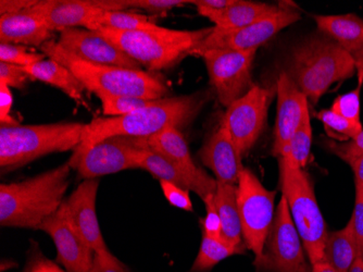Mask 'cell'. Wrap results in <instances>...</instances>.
<instances>
[{
  "label": "cell",
  "instance_id": "6da1fadb",
  "mask_svg": "<svg viewBox=\"0 0 363 272\" xmlns=\"http://www.w3.org/2000/svg\"><path fill=\"white\" fill-rule=\"evenodd\" d=\"M206 93L166 97L123 116H101L85 124L79 146L71 158L84 154L94 145L113 136L150 138L169 128H186L207 102Z\"/></svg>",
  "mask_w": 363,
  "mask_h": 272
},
{
  "label": "cell",
  "instance_id": "7a4b0ae2",
  "mask_svg": "<svg viewBox=\"0 0 363 272\" xmlns=\"http://www.w3.org/2000/svg\"><path fill=\"white\" fill-rule=\"evenodd\" d=\"M71 165L63 163L36 177L0 185V224L32 229L54 216L70 185Z\"/></svg>",
  "mask_w": 363,
  "mask_h": 272
},
{
  "label": "cell",
  "instance_id": "3957f363",
  "mask_svg": "<svg viewBox=\"0 0 363 272\" xmlns=\"http://www.w3.org/2000/svg\"><path fill=\"white\" fill-rule=\"evenodd\" d=\"M285 72L315 105L334 84L357 75L350 55L324 34L306 38L291 50Z\"/></svg>",
  "mask_w": 363,
  "mask_h": 272
},
{
  "label": "cell",
  "instance_id": "277c9868",
  "mask_svg": "<svg viewBox=\"0 0 363 272\" xmlns=\"http://www.w3.org/2000/svg\"><path fill=\"white\" fill-rule=\"evenodd\" d=\"M213 28L201 30H172L155 24L147 30L96 31L122 52L148 70H166L181 62L186 56H193Z\"/></svg>",
  "mask_w": 363,
  "mask_h": 272
},
{
  "label": "cell",
  "instance_id": "5b68a950",
  "mask_svg": "<svg viewBox=\"0 0 363 272\" xmlns=\"http://www.w3.org/2000/svg\"><path fill=\"white\" fill-rule=\"evenodd\" d=\"M40 49L49 59L68 67L84 85L85 89L96 96H135L162 99L170 93L167 84L152 73L86 62L65 52L57 40L45 43Z\"/></svg>",
  "mask_w": 363,
  "mask_h": 272
},
{
  "label": "cell",
  "instance_id": "8992f818",
  "mask_svg": "<svg viewBox=\"0 0 363 272\" xmlns=\"http://www.w3.org/2000/svg\"><path fill=\"white\" fill-rule=\"evenodd\" d=\"M84 126L79 122L0 126L1 171L20 169L45 155L74 151Z\"/></svg>",
  "mask_w": 363,
  "mask_h": 272
},
{
  "label": "cell",
  "instance_id": "52a82bcc",
  "mask_svg": "<svg viewBox=\"0 0 363 272\" xmlns=\"http://www.w3.org/2000/svg\"><path fill=\"white\" fill-rule=\"evenodd\" d=\"M279 183L286 198L289 214L303 241L312 265L324 261L328 231L315 198L309 173L297 167L289 157L279 158Z\"/></svg>",
  "mask_w": 363,
  "mask_h": 272
},
{
  "label": "cell",
  "instance_id": "ba28073f",
  "mask_svg": "<svg viewBox=\"0 0 363 272\" xmlns=\"http://www.w3.org/2000/svg\"><path fill=\"white\" fill-rule=\"evenodd\" d=\"M277 192L266 189L252 170L244 168L238 178V206L245 244L261 257L275 216Z\"/></svg>",
  "mask_w": 363,
  "mask_h": 272
},
{
  "label": "cell",
  "instance_id": "9c48e42d",
  "mask_svg": "<svg viewBox=\"0 0 363 272\" xmlns=\"http://www.w3.org/2000/svg\"><path fill=\"white\" fill-rule=\"evenodd\" d=\"M254 265L258 272H311V263L306 259L303 241L283 195L277 204L262 255L255 259Z\"/></svg>",
  "mask_w": 363,
  "mask_h": 272
},
{
  "label": "cell",
  "instance_id": "30bf717a",
  "mask_svg": "<svg viewBox=\"0 0 363 272\" xmlns=\"http://www.w3.org/2000/svg\"><path fill=\"white\" fill-rule=\"evenodd\" d=\"M256 54V49H210L201 55L210 84L224 107H230L254 87L252 70Z\"/></svg>",
  "mask_w": 363,
  "mask_h": 272
},
{
  "label": "cell",
  "instance_id": "8fae6325",
  "mask_svg": "<svg viewBox=\"0 0 363 272\" xmlns=\"http://www.w3.org/2000/svg\"><path fill=\"white\" fill-rule=\"evenodd\" d=\"M277 87L254 85L250 91L226 108L222 124L226 126L240 156L250 151L266 126L269 108Z\"/></svg>",
  "mask_w": 363,
  "mask_h": 272
},
{
  "label": "cell",
  "instance_id": "7c38bea8",
  "mask_svg": "<svg viewBox=\"0 0 363 272\" xmlns=\"http://www.w3.org/2000/svg\"><path fill=\"white\" fill-rule=\"evenodd\" d=\"M301 20L294 8L281 7L277 13L260 21L235 30H221L213 26L211 34L194 50L193 56H201L210 49L258 50L259 47L274 38L277 33Z\"/></svg>",
  "mask_w": 363,
  "mask_h": 272
},
{
  "label": "cell",
  "instance_id": "4fadbf2b",
  "mask_svg": "<svg viewBox=\"0 0 363 272\" xmlns=\"http://www.w3.org/2000/svg\"><path fill=\"white\" fill-rule=\"evenodd\" d=\"M147 138L113 136L94 145L69 165L84 180L97 179L124 170L138 169L136 153L147 148Z\"/></svg>",
  "mask_w": 363,
  "mask_h": 272
},
{
  "label": "cell",
  "instance_id": "5bb4252c",
  "mask_svg": "<svg viewBox=\"0 0 363 272\" xmlns=\"http://www.w3.org/2000/svg\"><path fill=\"white\" fill-rule=\"evenodd\" d=\"M65 52L94 65L142 70V65L122 52L107 38L84 28H71L59 32L57 40Z\"/></svg>",
  "mask_w": 363,
  "mask_h": 272
},
{
  "label": "cell",
  "instance_id": "9a60e30c",
  "mask_svg": "<svg viewBox=\"0 0 363 272\" xmlns=\"http://www.w3.org/2000/svg\"><path fill=\"white\" fill-rule=\"evenodd\" d=\"M99 183V178L84 180L68 198H65L60 207L73 230L95 253L109 251L96 212Z\"/></svg>",
  "mask_w": 363,
  "mask_h": 272
},
{
  "label": "cell",
  "instance_id": "2e32d148",
  "mask_svg": "<svg viewBox=\"0 0 363 272\" xmlns=\"http://www.w3.org/2000/svg\"><path fill=\"white\" fill-rule=\"evenodd\" d=\"M277 114L274 126L273 154L284 157L294 133L310 114V104L305 94L286 72H281L277 83Z\"/></svg>",
  "mask_w": 363,
  "mask_h": 272
},
{
  "label": "cell",
  "instance_id": "e0dca14e",
  "mask_svg": "<svg viewBox=\"0 0 363 272\" xmlns=\"http://www.w3.org/2000/svg\"><path fill=\"white\" fill-rule=\"evenodd\" d=\"M38 230L47 233L56 245L57 263L67 272H91L95 251L82 240L59 210L43 222Z\"/></svg>",
  "mask_w": 363,
  "mask_h": 272
},
{
  "label": "cell",
  "instance_id": "ac0fdd59",
  "mask_svg": "<svg viewBox=\"0 0 363 272\" xmlns=\"http://www.w3.org/2000/svg\"><path fill=\"white\" fill-rule=\"evenodd\" d=\"M318 30L335 40L356 65L358 87L363 85V19L354 13L313 16Z\"/></svg>",
  "mask_w": 363,
  "mask_h": 272
},
{
  "label": "cell",
  "instance_id": "d6986e66",
  "mask_svg": "<svg viewBox=\"0 0 363 272\" xmlns=\"http://www.w3.org/2000/svg\"><path fill=\"white\" fill-rule=\"evenodd\" d=\"M30 10L43 18L52 32L71 28L91 31L104 11L96 7L94 0H38Z\"/></svg>",
  "mask_w": 363,
  "mask_h": 272
},
{
  "label": "cell",
  "instance_id": "ffe728a7",
  "mask_svg": "<svg viewBox=\"0 0 363 272\" xmlns=\"http://www.w3.org/2000/svg\"><path fill=\"white\" fill-rule=\"evenodd\" d=\"M199 158L211 170L218 182L238 185V178L244 169L242 158L224 124H220L206 141L199 151Z\"/></svg>",
  "mask_w": 363,
  "mask_h": 272
},
{
  "label": "cell",
  "instance_id": "44dd1931",
  "mask_svg": "<svg viewBox=\"0 0 363 272\" xmlns=\"http://www.w3.org/2000/svg\"><path fill=\"white\" fill-rule=\"evenodd\" d=\"M136 163L138 169L146 170L159 181H168L177 184L179 187L194 192L205 200L210 194L217 191L218 181L206 182L196 179L179 169L172 161L161 156L156 151L147 148L140 149L136 153Z\"/></svg>",
  "mask_w": 363,
  "mask_h": 272
},
{
  "label": "cell",
  "instance_id": "7402d4cb",
  "mask_svg": "<svg viewBox=\"0 0 363 272\" xmlns=\"http://www.w3.org/2000/svg\"><path fill=\"white\" fill-rule=\"evenodd\" d=\"M54 40V32L32 10L0 16V43L40 47Z\"/></svg>",
  "mask_w": 363,
  "mask_h": 272
},
{
  "label": "cell",
  "instance_id": "603a6c76",
  "mask_svg": "<svg viewBox=\"0 0 363 272\" xmlns=\"http://www.w3.org/2000/svg\"><path fill=\"white\" fill-rule=\"evenodd\" d=\"M279 6L264 3H255L246 0H234L230 7L221 10L197 8L198 13L206 16L214 26L221 30H235L260 21L267 16L277 13Z\"/></svg>",
  "mask_w": 363,
  "mask_h": 272
},
{
  "label": "cell",
  "instance_id": "cb8c5ba5",
  "mask_svg": "<svg viewBox=\"0 0 363 272\" xmlns=\"http://www.w3.org/2000/svg\"><path fill=\"white\" fill-rule=\"evenodd\" d=\"M147 145L152 151L172 161L187 175L201 181H216V179L196 165L191 158L189 145L179 129L169 128L147 138Z\"/></svg>",
  "mask_w": 363,
  "mask_h": 272
},
{
  "label": "cell",
  "instance_id": "d4e9b609",
  "mask_svg": "<svg viewBox=\"0 0 363 272\" xmlns=\"http://www.w3.org/2000/svg\"><path fill=\"white\" fill-rule=\"evenodd\" d=\"M30 80L40 81L62 91L75 103L87 107L84 98L85 87L68 67L54 59H44L35 65L23 67Z\"/></svg>",
  "mask_w": 363,
  "mask_h": 272
},
{
  "label": "cell",
  "instance_id": "484cf974",
  "mask_svg": "<svg viewBox=\"0 0 363 272\" xmlns=\"http://www.w3.org/2000/svg\"><path fill=\"white\" fill-rule=\"evenodd\" d=\"M214 202L221 219L224 240L236 249L245 251L247 247L242 236V221L238 212V185L218 182Z\"/></svg>",
  "mask_w": 363,
  "mask_h": 272
},
{
  "label": "cell",
  "instance_id": "4316f807",
  "mask_svg": "<svg viewBox=\"0 0 363 272\" xmlns=\"http://www.w3.org/2000/svg\"><path fill=\"white\" fill-rule=\"evenodd\" d=\"M360 255L352 222L342 230L328 232L324 247V261L337 272H350Z\"/></svg>",
  "mask_w": 363,
  "mask_h": 272
},
{
  "label": "cell",
  "instance_id": "83f0119b",
  "mask_svg": "<svg viewBox=\"0 0 363 272\" xmlns=\"http://www.w3.org/2000/svg\"><path fill=\"white\" fill-rule=\"evenodd\" d=\"M244 253L245 251L236 249L226 241L213 239V237L208 236L207 234L203 233L201 249L198 251L197 257H196L193 267L189 272L209 271L220 261L233 256V255H240V254Z\"/></svg>",
  "mask_w": 363,
  "mask_h": 272
},
{
  "label": "cell",
  "instance_id": "f1b7e54d",
  "mask_svg": "<svg viewBox=\"0 0 363 272\" xmlns=\"http://www.w3.org/2000/svg\"><path fill=\"white\" fill-rule=\"evenodd\" d=\"M156 23L148 20L144 14L133 13L128 11H103L96 19L94 24V32L99 28H108L112 31H136L147 30L152 28Z\"/></svg>",
  "mask_w": 363,
  "mask_h": 272
},
{
  "label": "cell",
  "instance_id": "f546056e",
  "mask_svg": "<svg viewBox=\"0 0 363 272\" xmlns=\"http://www.w3.org/2000/svg\"><path fill=\"white\" fill-rule=\"evenodd\" d=\"M315 118L323 124L326 134L337 142H347L357 138L363 130L362 124H356L340 116L331 109H323L315 114Z\"/></svg>",
  "mask_w": 363,
  "mask_h": 272
},
{
  "label": "cell",
  "instance_id": "4dcf8cb0",
  "mask_svg": "<svg viewBox=\"0 0 363 272\" xmlns=\"http://www.w3.org/2000/svg\"><path fill=\"white\" fill-rule=\"evenodd\" d=\"M312 146L311 114H308L294 133L286 155L297 167L305 169L310 158Z\"/></svg>",
  "mask_w": 363,
  "mask_h": 272
},
{
  "label": "cell",
  "instance_id": "1f68e13d",
  "mask_svg": "<svg viewBox=\"0 0 363 272\" xmlns=\"http://www.w3.org/2000/svg\"><path fill=\"white\" fill-rule=\"evenodd\" d=\"M103 114L105 116H123L152 105L158 99L135 97V96L99 95Z\"/></svg>",
  "mask_w": 363,
  "mask_h": 272
},
{
  "label": "cell",
  "instance_id": "d6a6232c",
  "mask_svg": "<svg viewBox=\"0 0 363 272\" xmlns=\"http://www.w3.org/2000/svg\"><path fill=\"white\" fill-rule=\"evenodd\" d=\"M46 58L44 54L28 52L21 45L3 44L0 43V62L10 63L26 67L35 65Z\"/></svg>",
  "mask_w": 363,
  "mask_h": 272
},
{
  "label": "cell",
  "instance_id": "836d02e7",
  "mask_svg": "<svg viewBox=\"0 0 363 272\" xmlns=\"http://www.w3.org/2000/svg\"><path fill=\"white\" fill-rule=\"evenodd\" d=\"M361 87H357L350 93L337 96L330 109L350 121L361 124L360 121Z\"/></svg>",
  "mask_w": 363,
  "mask_h": 272
},
{
  "label": "cell",
  "instance_id": "e575fe53",
  "mask_svg": "<svg viewBox=\"0 0 363 272\" xmlns=\"http://www.w3.org/2000/svg\"><path fill=\"white\" fill-rule=\"evenodd\" d=\"M203 202H205L206 212H207L205 218L201 220L203 234H207L208 236L213 237V239L224 240L223 235H222L221 219H220L219 212H218L217 206L214 202V194L208 195L203 200Z\"/></svg>",
  "mask_w": 363,
  "mask_h": 272
},
{
  "label": "cell",
  "instance_id": "d590c367",
  "mask_svg": "<svg viewBox=\"0 0 363 272\" xmlns=\"http://www.w3.org/2000/svg\"><path fill=\"white\" fill-rule=\"evenodd\" d=\"M160 185L163 195L166 196L171 205L186 212H194L193 202H191L189 190L179 187L177 184L168 181H160Z\"/></svg>",
  "mask_w": 363,
  "mask_h": 272
},
{
  "label": "cell",
  "instance_id": "8d00e7d4",
  "mask_svg": "<svg viewBox=\"0 0 363 272\" xmlns=\"http://www.w3.org/2000/svg\"><path fill=\"white\" fill-rule=\"evenodd\" d=\"M191 4L189 0H128L130 8H138L152 14H162Z\"/></svg>",
  "mask_w": 363,
  "mask_h": 272
},
{
  "label": "cell",
  "instance_id": "74e56055",
  "mask_svg": "<svg viewBox=\"0 0 363 272\" xmlns=\"http://www.w3.org/2000/svg\"><path fill=\"white\" fill-rule=\"evenodd\" d=\"M28 73L23 67L10 63L0 62V83L16 89H23L28 84Z\"/></svg>",
  "mask_w": 363,
  "mask_h": 272
},
{
  "label": "cell",
  "instance_id": "f35d334b",
  "mask_svg": "<svg viewBox=\"0 0 363 272\" xmlns=\"http://www.w3.org/2000/svg\"><path fill=\"white\" fill-rule=\"evenodd\" d=\"M324 145H325L326 149L330 151V153L340 157V159L352 156V155L363 154V130L357 138L347 141V142L325 141Z\"/></svg>",
  "mask_w": 363,
  "mask_h": 272
},
{
  "label": "cell",
  "instance_id": "ab89813d",
  "mask_svg": "<svg viewBox=\"0 0 363 272\" xmlns=\"http://www.w3.org/2000/svg\"><path fill=\"white\" fill-rule=\"evenodd\" d=\"M356 195H354V207L352 219V228L358 242L359 251L363 259V185L354 183Z\"/></svg>",
  "mask_w": 363,
  "mask_h": 272
},
{
  "label": "cell",
  "instance_id": "60d3db41",
  "mask_svg": "<svg viewBox=\"0 0 363 272\" xmlns=\"http://www.w3.org/2000/svg\"><path fill=\"white\" fill-rule=\"evenodd\" d=\"M23 272H67L61 269L55 261L47 259L38 245L33 244L30 259Z\"/></svg>",
  "mask_w": 363,
  "mask_h": 272
},
{
  "label": "cell",
  "instance_id": "b9f144b4",
  "mask_svg": "<svg viewBox=\"0 0 363 272\" xmlns=\"http://www.w3.org/2000/svg\"><path fill=\"white\" fill-rule=\"evenodd\" d=\"M91 272H130L125 265L110 251H97Z\"/></svg>",
  "mask_w": 363,
  "mask_h": 272
},
{
  "label": "cell",
  "instance_id": "7bdbcfd3",
  "mask_svg": "<svg viewBox=\"0 0 363 272\" xmlns=\"http://www.w3.org/2000/svg\"><path fill=\"white\" fill-rule=\"evenodd\" d=\"M12 104H13V97H12L10 87L5 84L0 83V124L1 126H18L20 124L10 114Z\"/></svg>",
  "mask_w": 363,
  "mask_h": 272
},
{
  "label": "cell",
  "instance_id": "ee69618b",
  "mask_svg": "<svg viewBox=\"0 0 363 272\" xmlns=\"http://www.w3.org/2000/svg\"><path fill=\"white\" fill-rule=\"evenodd\" d=\"M38 0H1L0 1V14L19 13L24 10L35 6Z\"/></svg>",
  "mask_w": 363,
  "mask_h": 272
},
{
  "label": "cell",
  "instance_id": "f6af8a7d",
  "mask_svg": "<svg viewBox=\"0 0 363 272\" xmlns=\"http://www.w3.org/2000/svg\"><path fill=\"white\" fill-rule=\"evenodd\" d=\"M342 161L348 163L354 171V183L363 185V154L345 157Z\"/></svg>",
  "mask_w": 363,
  "mask_h": 272
},
{
  "label": "cell",
  "instance_id": "bcb514c9",
  "mask_svg": "<svg viewBox=\"0 0 363 272\" xmlns=\"http://www.w3.org/2000/svg\"><path fill=\"white\" fill-rule=\"evenodd\" d=\"M234 0H191V4L197 8H206V9L221 10L230 7Z\"/></svg>",
  "mask_w": 363,
  "mask_h": 272
},
{
  "label": "cell",
  "instance_id": "7dc6e473",
  "mask_svg": "<svg viewBox=\"0 0 363 272\" xmlns=\"http://www.w3.org/2000/svg\"><path fill=\"white\" fill-rule=\"evenodd\" d=\"M311 272H337L333 267L328 265L325 261H321V263H315L312 265Z\"/></svg>",
  "mask_w": 363,
  "mask_h": 272
},
{
  "label": "cell",
  "instance_id": "c3c4849f",
  "mask_svg": "<svg viewBox=\"0 0 363 272\" xmlns=\"http://www.w3.org/2000/svg\"><path fill=\"white\" fill-rule=\"evenodd\" d=\"M350 272H363V259L359 256L357 261H354L352 267L350 268Z\"/></svg>",
  "mask_w": 363,
  "mask_h": 272
}]
</instances>
